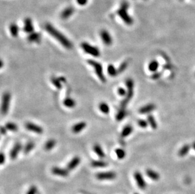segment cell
Here are the masks:
<instances>
[{
    "label": "cell",
    "instance_id": "cell-1",
    "mask_svg": "<svg viewBox=\"0 0 195 194\" xmlns=\"http://www.w3.org/2000/svg\"><path fill=\"white\" fill-rule=\"evenodd\" d=\"M45 29L49 33L51 36H53L54 39H56L62 46L67 49H71L73 47V44L68 38L64 36L61 32L57 30L53 25L50 23H47L45 25Z\"/></svg>",
    "mask_w": 195,
    "mask_h": 194
},
{
    "label": "cell",
    "instance_id": "cell-2",
    "mask_svg": "<svg viewBox=\"0 0 195 194\" xmlns=\"http://www.w3.org/2000/svg\"><path fill=\"white\" fill-rule=\"evenodd\" d=\"M129 3L127 1H123L121 3L119 9L117 10V14L123 22L128 25H131L133 23V19L128 13Z\"/></svg>",
    "mask_w": 195,
    "mask_h": 194
},
{
    "label": "cell",
    "instance_id": "cell-3",
    "mask_svg": "<svg viewBox=\"0 0 195 194\" xmlns=\"http://www.w3.org/2000/svg\"><path fill=\"white\" fill-rule=\"evenodd\" d=\"M87 63L93 67V69H94V71H95V74H97V77L99 78L100 80L104 83H106L107 79L104 74L102 65L101 64L100 62H97L95 60H93V59L87 60Z\"/></svg>",
    "mask_w": 195,
    "mask_h": 194
},
{
    "label": "cell",
    "instance_id": "cell-4",
    "mask_svg": "<svg viewBox=\"0 0 195 194\" xmlns=\"http://www.w3.org/2000/svg\"><path fill=\"white\" fill-rule=\"evenodd\" d=\"M126 85L127 86V95L123 102H121V107L124 108L127 105L128 102L132 98L134 93V81L132 79L128 78L126 81Z\"/></svg>",
    "mask_w": 195,
    "mask_h": 194
},
{
    "label": "cell",
    "instance_id": "cell-5",
    "mask_svg": "<svg viewBox=\"0 0 195 194\" xmlns=\"http://www.w3.org/2000/svg\"><path fill=\"white\" fill-rule=\"evenodd\" d=\"M81 47L85 53L92 55V56L98 57L100 55V52L99 48L93 46L86 42H83L81 44Z\"/></svg>",
    "mask_w": 195,
    "mask_h": 194
},
{
    "label": "cell",
    "instance_id": "cell-6",
    "mask_svg": "<svg viewBox=\"0 0 195 194\" xmlns=\"http://www.w3.org/2000/svg\"><path fill=\"white\" fill-rule=\"evenodd\" d=\"M96 178L99 180H114L116 178L117 174L116 172L113 171H103L99 172L97 173Z\"/></svg>",
    "mask_w": 195,
    "mask_h": 194
},
{
    "label": "cell",
    "instance_id": "cell-7",
    "mask_svg": "<svg viewBox=\"0 0 195 194\" xmlns=\"http://www.w3.org/2000/svg\"><path fill=\"white\" fill-rule=\"evenodd\" d=\"M10 101H11V94L9 92H5L3 95L1 103V113L3 115H6L8 113Z\"/></svg>",
    "mask_w": 195,
    "mask_h": 194
},
{
    "label": "cell",
    "instance_id": "cell-8",
    "mask_svg": "<svg viewBox=\"0 0 195 194\" xmlns=\"http://www.w3.org/2000/svg\"><path fill=\"white\" fill-rule=\"evenodd\" d=\"M134 178L139 189H140L141 190H144L146 189L147 183H146L144 176L140 171H137L134 173Z\"/></svg>",
    "mask_w": 195,
    "mask_h": 194
},
{
    "label": "cell",
    "instance_id": "cell-9",
    "mask_svg": "<svg viewBox=\"0 0 195 194\" xmlns=\"http://www.w3.org/2000/svg\"><path fill=\"white\" fill-rule=\"evenodd\" d=\"M51 172L56 176L61 177H67L69 175V171L67 168H63L58 166H54L51 169Z\"/></svg>",
    "mask_w": 195,
    "mask_h": 194
},
{
    "label": "cell",
    "instance_id": "cell-10",
    "mask_svg": "<svg viewBox=\"0 0 195 194\" xmlns=\"http://www.w3.org/2000/svg\"><path fill=\"white\" fill-rule=\"evenodd\" d=\"M100 37L104 44L106 46H111L113 44V38L110 33L106 30H102L100 32Z\"/></svg>",
    "mask_w": 195,
    "mask_h": 194
},
{
    "label": "cell",
    "instance_id": "cell-11",
    "mask_svg": "<svg viewBox=\"0 0 195 194\" xmlns=\"http://www.w3.org/2000/svg\"><path fill=\"white\" fill-rule=\"evenodd\" d=\"M25 127L26 129L31 132H33V133L37 134H41L43 133V127L40 126H38V125L34 124L32 122H28L25 124Z\"/></svg>",
    "mask_w": 195,
    "mask_h": 194
},
{
    "label": "cell",
    "instance_id": "cell-12",
    "mask_svg": "<svg viewBox=\"0 0 195 194\" xmlns=\"http://www.w3.org/2000/svg\"><path fill=\"white\" fill-rule=\"evenodd\" d=\"M22 150V145L20 143H16L13 146V147L10 152V157L13 160L16 159L18 156L20 151Z\"/></svg>",
    "mask_w": 195,
    "mask_h": 194
},
{
    "label": "cell",
    "instance_id": "cell-13",
    "mask_svg": "<svg viewBox=\"0 0 195 194\" xmlns=\"http://www.w3.org/2000/svg\"><path fill=\"white\" fill-rule=\"evenodd\" d=\"M81 162V159L78 156L73 158L67 165V168L68 169V171H72L75 169L77 166L80 165Z\"/></svg>",
    "mask_w": 195,
    "mask_h": 194
},
{
    "label": "cell",
    "instance_id": "cell-14",
    "mask_svg": "<svg viewBox=\"0 0 195 194\" xmlns=\"http://www.w3.org/2000/svg\"><path fill=\"white\" fill-rule=\"evenodd\" d=\"M23 31L27 33H31L34 32V27L32 21L29 18H27L24 20Z\"/></svg>",
    "mask_w": 195,
    "mask_h": 194
},
{
    "label": "cell",
    "instance_id": "cell-15",
    "mask_svg": "<svg viewBox=\"0 0 195 194\" xmlns=\"http://www.w3.org/2000/svg\"><path fill=\"white\" fill-rule=\"evenodd\" d=\"M74 12L75 10L72 6L67 7V8L62 10L61 13V18L63 20H67L74 13Z\"/></svg>",
    "mask_w": 195,
    "mask_h": 194
},
{
    "label": "cell",
    "instance_id": "cell-16",
    "mask_svg": "<svg viewBox=\"0 0 195 194\" xmlns=\"http://www.w3.org/2000/svg\"><path fill=\"white\" fill-rule=\"evenodd\" d=\"M87 127V123L85 122H80L73 126L71 130L75 134H78L82 132Z\"/></svg>",
    "mask_w": 195,
    "mask_h": 194
},
{
    "label": "cell",
    "instance_id": "cell-17",
    "mask_svg": "<svg viewBox=\"0 0 195 194\" xmlns=\"http://www.w3.org/2000/svg\"><path fill=\"white\" fill-rule=\"evenodd\" d=\"M155 108H156V106L155 104L149 103V104H147V105L141 107V108L139 109V113L141 114L148 113L150 112H152L153 110H154Z\"/></svg>",
    "mask_w": 195,
    "mask_h": 194
},
{
    "label": "cell",
    "instance_id": "cell-18",
    "mask_svg": "<svg viewBox=\"0 0 195 194\" xmlns=\"http://www.w3.org/2000/svg\"><path fill=\"white\" fill-rule=\"evenodd\" d=\"M27 40L30 42H39L41 40V36L39 33L34 32L29 35L27 37Z\"/></svg>",
    "mask_w": 195,
    "mask_h": 194
},
{
    "label": "cell",
    "instance_id": "cell-19",
    "mask_svg": "<svg viewBox=\"0 0 195 194\" xmlns=\"http://www.w3.org/2000/svg\"><path fill=\"white\" fill-rule=\"evenodd\" d=\"M93 150L95 153L98 156L99 158H102V159L105 158L106 154H105V152H104V151L103 150L102 148L101 147V146H100L98 144H96L93 146Z\"/></svg>",
    "mask_w": 195,
    "mask_h": 194
},
{
    "label": "cell",
    "instance_id": "cell-20",
    "mask_svg": "<svg viewBox=\"0 0 195 194\" xmlns=\"http://www.w3.org/2000/svg\"><path fill=\"white\" fill-rule=\"evenodd\" d=\"M146 175L151 180H154V181H157L160 179V175L159 173L151 169H148L146 170Z\"/></svg>",
    "mask_w": 195,
    "mask_h": 194
},
{
    "label": "cell",
    "instance_id": "cell-21",
    "mask_svg": "<svg viewBox=\"0 0 195 194\" xmlns=\"http://www.w3.org/2000/svg\"><path fill=\"white\" fill-rule=\"evenodd\" d=\"M133 130V128L131 125H127V126H124L123 129H122L121 133V136L122 137H126L132 133Z\"/></svg>",
    "mask_w": 195,
    "mask_h": 194
},
{
    "label": "cell",
    "instance_id": "cell-22",
    "mask_svg": "<svg viewBox=\"0 0 195 194\" xmlns=\"http://www.w3.org/2000/svg\"><path fill=\"white\" fill-rule=\"evenodd\" d=\"M63 105L68 109H73L76 106V103L73 98L71 97H67L64 100Z\"/></svg>",
    "mask_w": 195,
    "mask_h": 194
},
{
    "label": "cell",
    "instance_id": "cell-23",
    "mask_svg": "<svg viewBox=\"0 0 195 194\" xmlns=\"http://www.w3.org/2000/svg\"><path fill=\"white\" fill-rule=\"evenodd\" d=\"M93 168H105L108 166L107 162L103 160H93L91 162Z\"/></svg>",
    "mask_w": 195,
    "mask_h": 194
},
{
    "label": "cell",
    "instance_id": "cell-24",
    "mask_svg": "<svg viewBox=\"0 0 195 194\" xmlns=\"http://www.w3.org/2000/svg\"><path fill=\"white\" fill-rule=\"evenodd\" d=\"M56 145V140L53 139H51L48 140L46 143L44 144V150L46 151H51L55 147V146Z\"/></svg>",
    "mask_w": 195,
    "mask_h": 194
},
{
    "label": "cell",
    "instance_id": "cell-25",
    "mask_svg": "<svg viewBox=\"0 0 195 194\" xmlns=\"http://www.w3.org/2000/svg\"><path fill=\"white\" fill-rule=\"evenodd\" d=\"M10 32L13 37H16L19 33V28L15 23H12L10 25Z\"/></svg>",
    "mask_w": 195,
    "mask_h": 194
},
{
    "label": "cell",
    "instance_id": "cell-26",
    "mask_svg": "<svg viewBox=\"0 0 195 194\" xmlns=\"http://www.w3.org/2000/svg\"><path fill=\"white\" fill-rule=\"evenodd\" d=\"M107 70V73L109 74V76H112V77L116 76L118 74H119L117 69L115 68V66L113 64H109V65H108Z\"/></svg>",
    "mask_w": 195,
    "mask_h": 194
},
{
    "label": "cell",
    "instance_id": "cell-27",
    "mask_svg": "<svg viewBox=\"0 0 195 194\" xmlns=\"http://www.w3.org/2000/svg\"><path fill=\"white\" fill-rule=\"evenodd\" d=\"M99 109L101 112L104 114H108L110 112V108L108 104L106 102H101L99 105Z\"/></svg>",
    "mask_w": 195,
    "mask_h": 194
},
{
    "label": "cell",
    "instance_id": "cell-28",
    "mask_svg": "<svg viewBox=\"0 0 195 194\" xmlns=\"http://www.w3.org/2000/svg\"><path fill=\"white\" fill-rule=\"evenodd\" d=\"M159 66V62L157 60H152L148 64V69L151 72H156Z\"/></svg>",
    "mask_w": 195,
    "mask_h": 194
},
{
    "label": "cell",
    "instance_id": "cell-29",
    "mask_svg": "<svg viewBox=\"0 0 195 194\" xmlns=\"http://www.w3.org/2000/svg\"><path fill=\"white\" fill-rule=\"evenodd\" d=\"M147 121L153 129H157L158 125L154 116L152 115H148L147 117Z\"/></svg>",
    "mask_w": 195,
    "mask_h": 194
},
{
    "label": "cell",
    "instance_id": "cell-30",
    "mask_svg": "<svg viewBox=\"0 0 195 194\" xmlns=\"http://www.w3.org/2000/svg\"><path fill=\"white\" fill-rule=\"evenodd\" d=\"M35 148V143L34 142H29L26 144L25 147L23 148V152L25 154H29L30 151H32Z\"/></svg>",
    "mask_w": 195,
    "mask_h": 194
},
{
    "label": "cell",
    "instance_id": "cell-31",
    "mask_svg": "<svg viewBox=\"0 0 195 194\" xmlns=\"http://www.w3.org/2000/svg\"><path fill=\"white\" fill-rule=\"evenodd\" d=\"M190 146L189 144H185L180 149V150L179 151V155L180 156H186V154H187L188 153L190 150Z\"/></svg>",
    "mask_w": 195,
    "mask_h": 194
},
{
    "label": "cell",
    "instance_id": "cell-32",
    "mask_svg": "<svg viewBox=\"0 0 195 194\" xmlns=\"http://www.w3.org/2000/svg\"><path fill=\"white\" fill-rule=\"evenodd\" d=\"M126 115V112L124 108H121L119 112H117V115H116V120L118 122L119 121H121L122 120H123L124 119L125 116Z\"/></svg>",
    "mask_w": 195,
    "mask_h": 194
},
{
    "label": "cell",
    "instance_id": "cell-33",
    "mask_svg": "<svg viewBox=\"0 0 195 194\" xmlns=\"http://www.w3.org/2000/svg\"><path fill=\"white\" fill-rule=\"evenodd\" d=\"M115 153H116L117 158L119 159H123L126 155V151L122 148H117L116 150H115Z\"/></svg>",
    "mask_w": 195,
    "mask_h": 194
},
{
    "label": "cell",
    "instance_id": "cell-34",
    "mask_svg": "<svg viewBox=\"0 0 195 194\" xmlns=\"http://www.w3.org/2000/svg\"><path fill=\"white\" fill-rule=\"evenodd\" d=\"M51 83H53V85L55 86L56 88L58 89H61L62 88V84H61V81L60 80V78H56V77H52L51 79Z\"/></svg>",
    "mask_w": 195,
    "mask_h": 194
},
{
    "label": "cell",
    "instance_id": "cell-35",
    "mask_svg": "<svg viewBox=\"0 0 195 194\" xmlns=\"http://www.w3.org/2000/svg\"><path fill=\"white\" fill-rule=\"evenodd\" d=\"M5 127L7 129V130H9L12 132H16L18 130V126L15 123L13 122H8L5 125Z\"/></svg>",
    "mask_w": 195,
    "mask_h": 194
},
{
    "label": "cell",
    "instance_id": "cell-36",
    "mask_svg": "<svg viewBox=\"0 0 195 194\" xmlns=\"http://www.w3.org/2000/svg\"><path fill=\"white\" fill-rule=\"evenodd\" d=\"M26 194H39L37 186L34 185H31L26 192Z\"/></svg>",
    "mask_w": 195,
    "mask_h": 194
},
{
    "label": "cell",
    "instance_id": "cell-37",
    "mask_svg": "<svg viewBox=\"0 0 195 194\" xmlns=\"http://www.w3.org/2000/svg\"><path fill=\"white\" fill-rule=\"evenodd\" d=\"M128 66V62L125 61L124 62H122V63L119 65V68H117V70H118V72L119 73H121V72H123L124 71L126 70V69L127 68Z\"/></svg>",
    "mask_w": 195,
    "mask_h": 194
},
{
    "label": "cell",
    "instance_id": "cell-38",
    "mask_svg": "<svg viewBox=\"0 0 195 194\" xmlns=\"http://www.w3.org/2000/svg\"><path fill=\"white\" fill-rule=\"evenodd\" d=\"M138 124L141 128L145 129V128H147V127L148 126V121H146L144 119H139L138 120Z\"/></svg>",
    "mask_w": 195,
    "mask_h": 194
},
{
    "label": "cell",
    "instance_id": "cell-39",
    "mask_svg": "<svg viewBox=\"0 0 195 194\" xmlns=\"http://www.w3.org/2000/svg\"><path fill=\"white\" fill-rule=\"evenodd\" d=\"M117 93H118V94H119L121 96H126V95H127L126 89L124 88H122V87H120V88L117 89Z\"/></svg>",
    "mask_w": 195,
    "mask_h": 194
},
{
    "label": "cell",
    "instance_id": "cell-40",
    "mask_svg": "<svg viewBox=\"0 0 195 194\" xmlns=\"http://www.w3.org/2000/svg\"><path fill=\"white\" fill-rule=\"evenodd\" d=\"M162 74L160 72H154V74L151 76V78L154 80H157L161 77Z\"/></svg>",
    "mask_w": 195,
    "mask_h": 194
},
{
    "label": "cell",
    "instance_id": "cell-41",
    "mask_svg": "<svg viewBox=\"0 0 195 194\" xmlns=\"http://www.w3.org/2000/svg\"><path fill=\"white\" fill-rule=\"evenodd\" d=\"M88 0H76V2L78 5L81 6H84L87 3Z\"/></svg>",
    "mask_w": 195,
    "mask_h": 194
},
{
    "label": "cell",
    "instance_id": "cell-42",
    "mask_svg": "<svg viewBox=\"0 0 195 194\" xmlns=\"http://www.w3.org/2000/svg\"><path fill=\"white\" fill-rule=\"evenodd\" d=\"M0 157H1V159H0V163H1V165L4 164V163L5 162V160H6V157H5V155L4 154L3 152H1V155H0Z\"/></svg>",
    "mask_w": 195,
    "mask_h": 194
},
{
    "label": "cell",
    "instance_id": "cell-43",
    "mask_svg": "<svg viewBox=\"0 0 195 194\" xmlns=\"http://www.w3.org/2000/svg\"><path fill=\"white\" fill-rule=\"evenodd\" d=\"M6 132H7V129H6V128L5 127L1 126V134L5 135L6 134Z\"/></svg>",
    "mask_w": 195,
    "mask_h": 194
},
{
    "label": "cell",
    "instance_id": "cell-44",
    "mask_svg": "<svg viewBox=\"0 0 195 194\" xmlns=\"http://www.w3.org/2000/svg\"><path fill=\"white\" fill-rule=\"evenodd\" d=\"M3 61H1V68H3Z\"/></svg>",
    "mask_w": 195,
    "mask_h": 194
},
{
    "label": "cell",
    "instance_id": "cell-45",
    "mask_svg": "<svg viewBox=\"0 0 195 194\" xmlns=\"http://www.w3.org/2000/svg\"><path fill=\"white\" fill-rule=\"evenodd\" d=\"M193 148L194 150H195V142H194V143L193 144Z\"/></svg>",
    "mask_w": 195,
    "mask_h": 194
},
{
    "label": "cell",
    "instance_id": "cell-46",
    "mask_svg": "<svg viewBox=\"0 0 195 194\" xmlns=\"http://www.w3.org/2000/svg\"><path fill=\"white\" fill-rule=\"evenodd\" d=\"M134 194H139V193H135Z\"/></svg>",
    "mask_w": 195,
    "mask_h": 194
}]
</instances>
